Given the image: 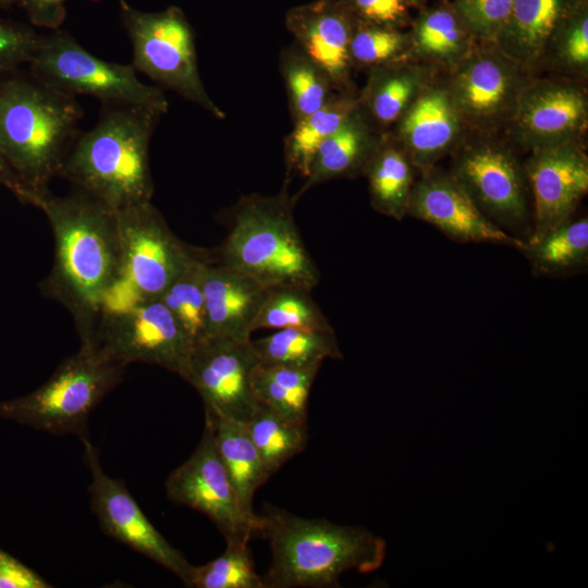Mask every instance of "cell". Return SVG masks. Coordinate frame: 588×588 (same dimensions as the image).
I'll list each match as a JSON object with an SVG mask.
<instances>
[{
    "instance_id": "36",
    "label": "cell",
    "mask_w": 588,
    "mask_h": 588,
    "mask_svg": "<svg viewBox=\"0 0 588 588\" xmlns=\"http://www.w3.org/2000/svg\"><path fill=\"white\" fill-rule=\"evenodd\" d=\"M415 49L440 62L457 60L466 51V37L453 13L436 10L424 16L414 34Z\"/></svg>"
},
{
    "instance_id": "18",
    "label": "cell",
    "mask_w": 588,
    "mask_h": 588,
    "mask_svg": "<svg viewBox=\"0 0 588 588\" xmlns=\"http://www.w3.org/2000/svg\"><path fill=\"white\" fill-rule=\"evenodd\" d=\"M515 120L520 139L535 149L571 143L587 120L581 90L564 84H540L520 93Z\"/></svg>"
},
{
    "instance_id": "16",
    "label": "cell",
    "mask_w": 588,
    "mask_h": 588,
    "mask_svg": "<svg viewBox=\"0 0 588 588\" xmlns=\"http://www.w3.org/2000/svg\"><path fill=\"white\" fill-rule=\"evenodd\" d=\"M407 216L425 221L460 243H493L518 248L525 241L493 223L452 176L426 171L414 185Z\"/></svg>"
},
{
    "instance_id": "13",
    "label": "cell",
    "mask_w": 588,
    "mask_h": 588,
    "mask_svg": "<svg viewBox=\"0 0 588 588\" xmlns=\"http://www.w3.org/2000/svg\"><path fill=\"white\" fill-rule=\"evenodd\" d=\"M258 363L250 341L207 336L193 346L183 379L198 392L205 412L245 422L258 406L252 384Z\"/></svg>"
},
{
    "instance_id": "25",
    "label": "cell",
    "mask_w": 588,
    "mask_h": 588,
    "mask_svg": "<svg viewBox=\"0 0 588 588\" xmlns=\"http://www.w3.org/2000/svg\"><path fill=\"white\" fill-rule=\"evenodd\" d=\"M414 167L396 140L381 138L364 171L375 210L397 221L407 216Z\"/></svg>"
},
{
    "instance_id": "29",
    "label": "cell",
    "mask_w": 588,
    "mask_h": 588,
    "mask_svg": "<svg viewBox=\"0 0 588 588\" xmlns=\"http://www.w3.org/2000/svg\"><path fill=\"white\" fill-rule=\"evenodd\" d=\"M366 88L358 94L359 106L372 123L385 127L397 122L419 88V73L397 62L370 69Z\"/></svg>"
},
{
    "instance_id": "38",
    "label": "cell",
    "mask_w": 588,
    "mask_h": 588,
    "mask_svg": "<svg viewBox=\"0 0 588 588\" xmlns=\"http://www.w3.org/2000/svg\"><path fill=\"white\" fill-rule=\"evenodd\" d=\"M39 35L32 25L0 15V75L29 63Z\"/></svg>"
},
{
    "instance_id": "17",
    "label": "cell",
    "mask_w": 588,
    "mask_h": 588,
    "mask_svg": "<svg viewBox=\"0 0 588 588\" xmlns=\"http://www.w3.org/2000/svg\"><path fill=\"white\" fill-rule=\"evenodd\" d=\"M294 44L319 65L335 91H352L350 44L354 17L339 0H313L291 8L284 19Z\"/></svg>"
},
{
    "instance_id": "3",
    "label": "cell",
    "mask_w": 588,
    "mask_h": 588,
    "mask_svg": "<svg viewBox=\"0 0 588 588\" xmlns=\"http://www.w3.org/2000/svg\"><path fill=\"white\" fill-rule=\"evenodd\" d=\"M162 115L142 106L101 105L94 127L73 144L60 177L114 212L150 201L149 146Z\"/></svg>"
},
{
    "instance_id": "9",
    "label": "cell",
    "mask_w": 588,
    "mask_h": 588,
    "mask_svg": "<svg viewBox=\"0 0 588 588\" xmlns=\"http://www.w3.org/2000/svg\"><path fill=\"white\" fill-rule=\"evenodd\" d=\"M29 73L50 88L71 96H91L101 105H134L169 110L163 90L142 82L132 64L102 60L60 28L40 34L27 64Z\"/></svg>"
},
{
    "instance_id": "39",
    "label": "cell",
    "mask_w": 588,
    "mask_h": 588,
    "mask_svg": "<svg viewBox=\"0 0 588 588\" xmlns=\"http://www.w3.org/2000/svg\"><path fill=\"white\" fill-rule=\"evenodd\" d=\"M514 0H461L466 24L483 39L498 38L512 11Z\"/></svg>"
},
{
    "instance_id": "21",
    "label": "cell",
    "mask_w": 588,
    "mask_h": 588,
    "mask_svg": "<svg viewBox=\"0 0 588 588\" xmlns=\"http://www.w3.org/2000/svg\"><path fill=\"white\" fill-rule=\"evenodd\" d=\"M461 114L449 90L425 89L399 119L396 142L415 167L425 172L456 140Z\"/></svg>"
},
{
    "instance_id": "14",
    "label": "cell",
    "mask_w": 588,
    "mask_h": 588,
    "mask_svg": "<svg viewBox=\"0 0 588 588\" xmlns=\"http://www.w3.org/2000/svg\"><path fill=\"white\" fill-rule=\"evenodd\" d=\"M82 442L84 462L91 475V509L102 530L166 567L188 587L193 565L155 528L124 483L105 473L99 453L88 438H82Z\"/></svg>"
},
{
    "instance_id": "28",
    "label": "cell",
    "mask_w": 588,
    "mask_h": 588,
    "mask_svg": "<svg viewBox=\"0 0 588 588\" xmlns=\"http://www.w3.org/2000/svg\"><path fill=\"white\" fill-rule=\"evenodd\" d=\"M250 345L264 364L310 366L321 365L328 358L343 357L333 329H281L250 340Z\"/></svg>"
},
{
    "instance_id": "12",
    "label": "cell",
    "mask_w": 588,
    "mask_h": 588,
    "mask_svg": "<svg viewBox=\"0 0 588 588\" xmlns=\"http://www.w3.org/2000/svg\"><path fill=\"white\" fill-rule=\"evenodd\" d=\"M451 175L493 223L523 241L529 238L527 179L509 151L488 143L467 147Z\"/></svg>"
},
{
    "instance_id": "1",
    "label": "cell",
    "mask_w": 588,
    "mask_h": 588,
    "mask_svg": "<svg viewBox=\"0 0 588 588\" xmlns=\"http://www.w3.org/2000/svg\"><path fill=\"white\" fill-rule=\"evenodd\" d=\"M30 205L46 215L54 237L52 269L40 289L72 314L84 338L120 274L115 212L75 187L62 196L47 188L34 194Z\"/></svg>"
},
{
    "instance_id": "19",
    "label": "cell",
    "mask_w": 588,
    "mask_h": 588,
    "mask_svg": "<svg viewBox=\"0 0 588 588\" xmlns=\"http://www.w3.org/2000/svg\"><path fill=\"white\" fill-rule=\"evenodd\" d=\"M203 290L208 336L250 341L269 289L244 272L206 259Z\"/></svg>"
},
{
    "instance_id": "30",
    "label": "cell",
    "mask_w": 588,
    "mask_h": 588,
    "mask_svg": "<svg viewBox=\"0 0 588 588\" xmlns=\"http://www.w3.org/2000/svg\"><path fill=\"white\" fill-rule=\"evenodd\" d=\"M541 274L560 275L584 268L588 261V219H568L520 249Z\"/></svg>"
},
{
    "instance_id": "7",
    "label": "cell",
    "mask_w": 588,
    "mask_h": 588,
    "mask_svg": "<svg viewBox=\"0 0 588 588\" xmlns=\"http://www.w3.org/2000/svg\"><path fill=\"white\" fill-rule=\"evenodd\" d=\"M115 216L120 274L105 297L101 313L160 298L198 255L174 235L151 200L121 209Z\"/></svg>"
},
{
    "instance_id": "40",
    "label": "cell",
    "mask_w": 588,
    "mask_h": 588,
    "mask_svg": "<svg viewBox=\"0 0 588 588\" xmlns=\"http://www.w3.org/2000/svg\"><path fill=\"white\" fill-rule=\"evenodd\" d=\"M357 21L395 28L407 15L411 0H339Z\"/></svg>"
},
{
    "instance_id": "11",
    "label": "cell",
    "mask_w": 588,
    "mask_h": 588,
    "mask_svg": "<svg viewBox=\"0 0 588 588\" xmlns=\"http://www.w3.org/2000/svg\"><path fill=\"white\" fill-rule=\"evenodd\" d=\"M168 498L201 512L223 535L225 542L249 543L258 514L242 506L217 449L213 425L205 415L201 439L193 454L166 481Z\"/></svg>"
},
{
    "instance_id": "2",
    "label": "cell",
    "mask_w": 588,
    "mask_h": 588,
    "mask_svg": "<svg viewBox=\"0 0 588 588\" xmlns=\"http://www.w3.org/2000/svg\"><path fill=\"white\" fill-rule=\"evenodd\" d=\"M255 534L271 549L265 588L338 587L345 572H373L385 556V541L364 527L305 518L271 504L258 515Z\"/></svg>"
},
{
    "instance_id": "35",
    "label": "cell",
    "mask_w": 588,
    "mask_h": 588,
    "mask_svg": "<svg viewBox=\"0 0 588 588\" xmlns=\"http://www.w3.org/2000/svg\"><path fill=\"white\" fill-rule=\"evenodd\" d=\"M188 587L265 588L255 569L248 543L226 542L224 552L200 566H192Z\"/></svg>"
},
{
    "instance_id": "4",
    "label": "cell",
    "mask_w": 588,
    "mask_h": 588,
    "mask_svg": "<svg viewBox=\"0 0 588 588\" xmlns=\"http://www.w3.org/2000/svg\"><path fill=\"white\" fill-rule=\"evenodd\" d=\"M82 119L76 97L50 88L29 72L0 75V149L30 200L60 177Z\"/></svg>"
},
{
    "instance_id": "26",
    "label": "cell",
    "mask_w": 588,
    "mask_h": 588,
    "mask_svg": "<svg viewBox=\"0 0 588 588\" xmlns=\"http://www.w3.org/2000/svg\"><path fill=\"white\" fill-rule=\"evenodd\" d=\"M358 94L335 91L317 111L294 123L284 138L287 174L307 177L320 145L331 136L358 107Z\"/></svg>"
},
{
    "instance_id": "10",
    "label": "cell",
    "mask_w": 588,
    "mask_h": 588,
    "mask_svg": "<svg viewBox=\"0 0 588 588\" xmlns=\"http://www.w3.org/2000/svg\"><path fill=\"white\" fill-rule=\"evenodd\" d=\"M81 343L126 367L132 363H144L166 368L182 378L193 350L159 298L119 311L100 313L93 329L81 338Z\"/></svg>"
},
{
    "instance_id": "20",
    "label": "cell",
    "mask_w": 588,
    "mask_h": 588,
    "mask_svg": "<svg viewBox=\"0 0 588 588\" xmlns=\"http://www.w3.org/2000/svg\"><path fill=\"white\" fill-rule=\"evenodd\" d=\"M515 64L504 54L493 52H479L466 59L450 91L461 117L481 124L509 111L520 95Z\"/></svg>"
},
{
    "instance_id": "6",
    "label": "cell",
    "mask_w": 588,
    "mask_h": 588,
    "mask_svg": "<svg viewBox=\"0 0 588 588\" xmlns=\"http://www.w3.org/2000/svg\"><path fill=\"white\" fill-rule=\"evenodd\" d=\"M126 366L81 343L39 388L17 399L0 401V418L52 434L87 437L89 415L122 380Z\"/></svg>"
},
{
    "instance_id": "8",
    "label": "cell",
    "mask_w": 588,
    "mask_h": 588,
    "mask_svg": "<svg viewBox=\"0 0 588 588\" xmlns=\"http://www.w3.org/2000/svg\"><path fill=\"white\" fill-rule=\"evenodd\" d=\"M119 1L121 23L130 39L132 65L158 87L167 88L212 114L225 113L212 100L200 77L194 29L175 5L147 12Z\"/></svg>"
},
{
    "instance_id": "24",
    "label": "cell",
    "mask_w": 588,
    "mask_h": 588,
    "mask_svg": "<svg viewBox=\"0 0 588 588\" xmlns=\"http://www.w3.org/2000/svg\"><path fill=\"white\" fill-rule=\"evenodd\" d=\"M213 425L218 452L235 488L243 509L256 515L253 499L256 490L271 476L255 446L245 422L205 412Z\"/></svg>"
},
{
    "instance_id": "45",
    "label": "cell",
    "mask_w": 588,
    "mask_h": 588,
    "mask_svg": "<svg viewBox=\"0 0 588 588\" xmlns=\"http://www.w3.org/2000/svg\"><path fill=\"white\" fill-rule=\"evenodd\" d=\"M19 2L20 0H0V11L13 5H19Z\"/></svg>"
},
{
    "instance_id": "41",
    "label": "cell",
    "mask_w": 588,
    "mask_h": 588,
    "mask_svg": "<svg viewBox=\"0 0 588 588\" xmlns=\"http://www.w3.org/2000/svg\"><path fill=\"white\" fill-rule=\"evenodd\" d=\"M68 0H20L30 25L48 30L60 28L66 17Z\"/></svg>"
},
{
    "instance_id": "33",
    "label": "cell",
    "mask_w": 588,
    "mask_h": 588,
    "mask_svg": "<svg viewBox=\"0 0 588 588\" xmlns=\"http://www.w3.org/2000/svg\"><path fill=\"white\" fill-rule=\"evenodd\" d=\"M311 290L284 285L271 287L255 320L254 331L259 329H316L332 330L328 318L315 303Z\"/></svg>"
},
{
    "instance_id": "22",
    "label": "cell",
    "mask_w": 588,
    "mask_h": 588,
    "mask_svg": "<svg viewBox=\"0 0 588 588\" xmlns=\"http://www.w3.org/2000/svg\"><path fill=\"white\" fill-rule=\"evenodd\" d=\"M381 138L376 134L372 121L358 105L344 123L320 145L305 183L292 197L293 201L316 185L364 174Z\"/></svg>"
},
{
    "instance_id": "37",
    "label": "cell",
    "mask_w": 588,
    "mask_h": 588,
    "mask_svg": "<svg viewBox=\"0 0 588 588\" xmlns=\"http://www.w3.org/2000/svg\"><path fill=\"white\" fill-rule=\"evenodd\" d=\"M406 48V37L397 29L354 19L350 44L353 68L367 66L372 69L397 62Z\"/></svg>"
},
{
    "instance_id": "32",
    "label": "cell",
    "mask_w": 588,
    "mask_h": 588,
    "mask_svg": "<svg viewBox=\"0 0 588 588\" xmlns=\"http://www.w3.org/2000/svg\"><path fill=\"white\" fill-rule=\"evenodd\" d=\"M245 425L270 475L305 450L306 424L289 420L266 406L258 404Z\"/></svg>"
},
{
    "instance_id": "31",
    "label": "cell",
    "mask_w": 588,
    "mask_h": 588,
    "mask_svg": "<svg viewBox=\"0 0 588 588\" xmlns=\"http://www.w3.org/2000/svg\"><path fill=\"white\" fill-rule=\"evenodd\" d=\"M280 71L293 123L320 109L335 93L327 73L295 44L281 51Z\"/></svg>"
},
{
    "instance_id": "34",
    "label": "cell",
    "mask_w": 588,
    "mask_h": 588,
    "mask_svg": "<svg viewBox=\"0 0 588 588\" xmlns=\"http://www.w3.org/2000/svg\"><path fill=\"white\" fill-rule=\"evenodd\" d=\"M205 261L197 255L159 298L193 346L208 336L203 290Z\"/></svg>"
},
{
    "instance_id": "42",
    "label": "cell",
    "mask_w": 588,
    "mask_h": 588,
    "mask_svg": "<svg viewBox=\"0 0 588 588\" xmlns=\"http://www.w3.org/2000/svg\"><path fill=\"white\" fill-rule=\"evenodd\" d=\"M51 587L40 575L0 550V588Z\"/></svg>"
},
{
    "instance_id": "44",
    "label": "cell",
    "mask_w": 588,
    "mask_h": 588,
    "mask_svg": "<svg viewBox=\"0 0 588 588\" xmlns=\"http://www.w3.org/2000/svg\"><path fill=\"white\" fill-rule=\"evenodd\" d=\"M0 185L10 191L22 204L29 205L30 193L8 163L0 149Z\"/></svg>"
},
{
    "instance_id": "5",
    "label": "cell",
    "mask_w": 588,
    "mask_h": 588,
    "mask_svg": "<svg viewBox=\"0 0 588 588\" xmlns=\"http://www.w3.org/2000/svg\"><path fill=\"white\" fill-rule=\"evenodd\" d=\"M293 205L286 189L273 196L241 198L219 250V262L268 289L295 285L313 290L320 274L295 223Z\"/></svg>"
},
{
    "instance_id": "43",
    "label": "cell",
    "mask_w": 588,
    "mask_h": 588,
    "mask_svg": "<svg viewBox=\"0 0 588 588\" xmlns=\"http://www.w3.org/2000/svg\"><path fill=\"white\" fill-rule=\"evenodd\" d=\"M560 53L563 60L574 68L587 66L588 20L586 16L569 27L561 44Z\"/></svg>"
},
{
    "instance_id": "23",
    "label": "cell",
    "mask_w": 588,
    "mask_h": 588,
    "mask_svg": "<svg viewBox=\"0 0 588 588\" xmlns=\"http://www.w3.org/2000/svg\"><path fill=\"white\" fill-rule=\"evenodd\" d=\"M562 11V0H514L509 20L497 38L502 54L518 65L539 60Z\"/></svg>"
},
{
    "instance_id": "27",
    "label": "cell",
    "mask_w": 588,
    "mask_h": 588,
    "mask_svg": "<svg viewBox=\"0 0 588 588\" xmlns=\"http://www.w3.org/2000/svg\"><path fill=\"white\" fill-rule=\"evenodd\" d=\"M320 367L259 362L252 377L257 403L289 420L306 424L309 395Z\"/></svg>"
},
{
    "instance_id": "15",
    "label": "cell",
    "mask_w": 588,
    "mask_h": 588,
    "mask_svg": "<svg viewBox=\"0 0 588 588\" xmlns=\"http://www.w3.org/2000/svg\"><path fill=\"white\" fill-rule=\"evenodd\" d=\"M525 174L534 197L532 230L527 241H535L571 219L588 191V160L572 142L535 149Z\"/></svg>"
}]
</instances>
